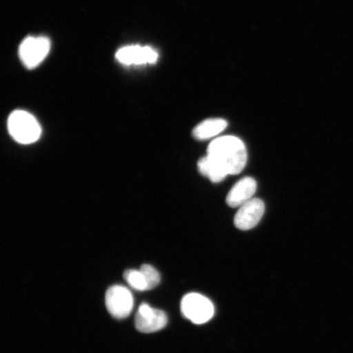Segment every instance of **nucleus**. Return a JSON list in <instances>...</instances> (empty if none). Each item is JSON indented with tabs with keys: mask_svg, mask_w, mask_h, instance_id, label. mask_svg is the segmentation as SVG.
Here are the masks:
<instances>
[{
	"mask_svg": "<svg viewBox=\"0 0 353 353\" xmlns=\"http://www.w3.org/2000/svg\"><path fill=\"white\" fill-rule=\"evenodd\" d=\"M207 156L217 162L228 175L241 173L247 161L244 143L234 136H223L214 139L209 145Z\"/></svg>",
	"mask_w": 353,
	"mask_h": 353,
	"instance_id": "obj_1",
	"label": "nucleus"
},
{
	"mask_svg": "<svg viewBox=\"0 0 353 353\" xmlns=\"http://www.w3.org/2000/svg\"><path fill=\"white\" fill-rule=\"evenodd\" d=\"M8 129L12 138L21 144H30L39 139L41 127L32 114L15 110L8 120Z\"/></svg>",
	"mask_w": 353,
	"mask_h": 353,
	"instance_id": "obj_2",
	"label": "nucleus"
},
{
	"mask_svg": "<svg viewBox=\"0 0 353 353\" xmlns=\"http://www.w3.org/2000/svg\"><path fill=\"white\" fill-rule=\"evenodd\" d=\"M183 315L194 324H205L214 315V307L204 295L191 293L185 295L181 302Z\"/></svg>",
	"mask_w": 353,
	"mask_h": 353,
	"instance_id": "obj_3",
	"label": "nucleus"
},
{
	"mask_svg": "<svg viewBox=\"0 0 353 353\" xmlns=\"http://www.w3.org/2000/svg\"><path fill=\"white\" fill-rule=\"evenodd\" d=\"M134 297L129 289L122 285L110 287L105 294V306L116 319H125L134 307Z\"/></svg>",
	"mask_w": 353,
	"mask_h": 353,
	"instance_id": "obj_4",
	"label": "nucleus"
},
{
	"mask_svg": "<svg viewBox=\"0 0 353 353\" xmlns=\"http://www.w3.org/2000/svg\"><path fill=\"white\" fill-rule=\"evenodd\" d=\"M51 43L46 37H28L24 39L19 48L22 63L29 69L41 64L50 52Z\"/></svg>",
	"mask_w": 353,
	"mask_h": 353,
	"instance_id": "obj_5",
	"label": "nucleus"
},
{
	"mask_svg": "<svg viewBox=\"0 0 353 353\" xmlns=\"http://www.w3.org/2000/svg\"><path fill=\"white\" fill-rule=\"evenodd\" d=\"M168 323L165 312L153 308L148 303H142L135 316L136 329L142 333H154L164 329Z\"/></svg>",
	"mask_w": 353,
	"mask_h": 353,
	"instance_id": "obj_6",
	"label": "nucleus"
},
{
	"mask_svg": "<svg viewBox=\"0 0 353 353\" xmlns=\"http://www.w3.org/2000/svg\"><path fill=\"white\" fill-rule=\"evenodd\" d=\"M265 205L260 199H251L240 207L235 216V226L240 230L252 229L259 223L264 214Z\"/></svg>",
	"mask_w": 353,
	"mask_h": 353,
	"instance_id": "obj_7",
	"label": "nucleus"
},
{
	"mask_svg": "<svg viewBox=\"0 0 353 353\" xmlns=\"http://www.w3.org/2000/svg\"><path fill=\"white\" fill-rule=\"evenodd\" d=\"M116 57L123 65L153 64L158 60V52L151 47L132 46L119 50Z\"/></svg>",
	"mask_w": 353,
	"mask_h": 353,
	"instance_id": "obj_8",
	"label": "nucleus"
},
{
	"mask_svg": "<svg viewBox=\"0 0 353 353\" xmlns=\"http://www.w3.org/2000/svg\"><path fill=\"white\" fill-rule=\"evenodd\" d=\"M256 189H257L256 181L250 176H245L238 181L229 192L226 200L227 204L232 208L241 207L252 199Z\"/></svg>",
	"mask_w": 353,
	"mask_h": 353,
	"instance_id": "obj_9",
	"label": "nucleus"
},
{
	"mask_svg": "<svg viewBox=\"0 0 353 353\" xmlns=\"http://www.w3.org/2000/svg\"><path fill=\"white\" fill-rule=\"evenodd\" d=\"M228 126V122L223 119H208L195 128L192 131L194 138L198 140H206L217 136Z\"/></svg>",
	"mask_w": 353,
	"mask_h": 353,
	"instance_id": "obj_10",
	"label": "nucleus"
},
{
	"mask_svg": "<svg viewBox=\"0 0 353 353\" xmlns=\"http://www.w3.org/2000/svg\"><path fill=\"white\" fill-rule=\"evenodd\" d=\"M197 165L200 173L208 176L213 183H219L228 175L227 172L209 156L202 157L198 161Z\"/></svg>",
	"mask_w": 353,
	"mask_h": 353,
	"instance_id": "obj_11",
	"label": "nucleus"
},
{
	"mask_svg": "<svg viewBox=\"0 0 353 353\" xmlns=\"http://www.w3.org/2000/svg\"><path fill=\"white\" fill-rule=\"evenodd\" d=\"M127 283L129 284L132 289L139 291L148 290V285L147 280L143 274V272L136 269H130L127 270L123 274Z\"/></svg>",
	"mask_w": 353,
	"mask_h": 353,
	"instance_id": "obj_12",
	"label": "nucleus"
},
{
	"mask_svg": "<svg viewBox=\"0 0 353 353\" xmlns=\"http://www.w3.org/2000/svg\"><path fill=\"white\" fill-rule=\"evenodd\" d=\"M140 270L143 272V274L147 280L148 285V290H153L160 284L161 275L156 269H154L151 265L143 264L141 267Z\"/></svg>",
	"mask_w": 353,
	"mask_h": 353,
	"instance_id": "obj_13",
	"label": "nucleus"
}]
</instances>
